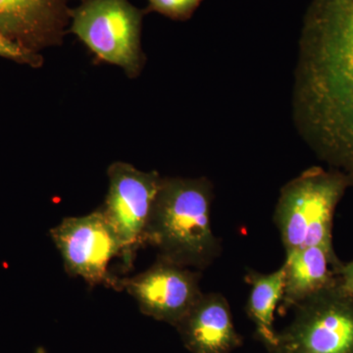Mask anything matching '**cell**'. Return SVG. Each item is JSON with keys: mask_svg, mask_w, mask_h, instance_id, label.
I'll use <instances>...</instances> for the list:
<instances>
[{"mask_svg": "<svg viewBox=\"0 0 353 353\" xmlns=\"http://www.w3.org/2000/svg\"><path fill=\"white\" fill-rule=\"evenodd\" d=\"M0 57L38 68L43 64L41 54L30 52L0 32Z\"/></svg>", "mask_w": 353, "mask_h": 353, "instance_id": "obj_14", "label": "cell"}, {"mask_svg": "<svg viewBox=\"0 0 353 353\" xmlns=\"http://www.w3.org/2000/svg\"><path fill=\"white\" fill-rule=\"evenodd\" d=\"M348 188L345 176L320 166L306 169L283 185L273 220L285 254L318 246L339 259L333 245L334 215Z\"/></svg>", "mask_w": 353, "mask_h": 353, "instance_id": "obj_3", "label": "cell"}, {"mask_svg": "<svg viewBox=\"0 0 353 353\" xmlns=\"http://www.w3.org/2000/svg\"><path fill=\"white\" fill-rule=\"evenodd\" d=\"M285 267L264 274L248 270L245 282L250 285L245 304L246 314L254 324L257 336L268 350L278 347L279 333L274 327L276 309L284 296Z\"/></svg>", "mask_w": 353, "mask_h": 353, "instance_id": "obj_12", "label": "cell"}, {"mask_svg": "<svg viewBox=\"0 0 353 353\" xmlns=\"http://www.w3.org/2000/svg\"><path fill=\"white\" fill-rule=\"evenodd\" d=\"M201 272L194 271L157 256L145 271L120 278V290H126L146 316L176 327L201 299Z\"/></svg>", "mask_w": 353, "mask_h": 353, "instance_id": "obj_8", "label": "cell"}, {"mask_svg": "<svg viewBox=\"0 0 353 353\" xmlns=\"http://www.w3.org/2000/svg\"><path fill=\"white\" fill-rule=\"evenodd\" d=\"M145 9L129 0H80L70 10L68 34L90 50L99 61L120 67L128 78L136 79L145 67L141 46Z\"/></svg>", "mask_w": 353, "mask_h": 353, "instance_id": "obj_4", "label": "cell"}, {"mask_svg": "<svg viewBox=\"0 0 353 353\" xmlns=\"http://www.w3.org/2000/svg\"><path fill=\"white\" fill-rule=\"evenodd\" d=\"M214 187L205 176H163L153 204L148 245L157 256L205 270L222 254L211 223Z\"/></svg>", "mask_w": 353, "mask_h": 353, "instance_id": "obj_2", "label": "cell"}, {"mask_svg": "<svg viewBox=\"0 0 353 353\" xmlns=\"http://www.w3.org/2000/svg\"><path fill=\"white\" fill-rule=\"evenodd\" d=\"M343 264L318 246H308L285 254L284 296L280 311L296 307L320 290L336 284V271Z\"/></svg>", "mask_w": 353, "mask_h": 353, "instance_id": "obj_11", "label": "cell"}, {"mask_svg": "<svg viewBox=\"0 0 353 353\" xmlns=\"http://www.w3.org/2000/svg\"><path fill=\"white\" fill-rule=\"evenodd\" d=\"M175 328L190 353H232L243 345L229 301L219 292H203Z\"/></svg>", "mask_w": 353, "mask_h": 353, "instance_id": "obj_10", "label": "cell"}, {"mask_svg": "<svg viewBox=\"0 0 353 353\" xmlns=\"http://www.w3.org/2000/svg\"><path fill=\"white\" fill-rule=\"evenodd\" d=\"M336 275L343 289L353 296V260L350 263L341 264Z\"/></svg>", "mask_w": 353, "mask_h": 353, "instance_id": "obj_15", "label": "cell"}, {"mask_svg": "<svg viewBox=\"0 0 353 353\" xmlns=\"http://www.w3.org/2000/svg\"><path fill=\"white\" fill-rule=\"evenodd\" d=\"M108 192L99 209L122 243L124 265L131 268L136 252L148 245L153 204L163 176L121 161L108 167Z\"/></svg>", "mask_w": 353, "mask_h": 353, "instance_id": "obj_6", "label": "cell"}, {"mask_svg": "<svg viewBox=\"0 0 353 353\" xmlns=\"http://www.w3.org/2000/svg\"><path fill=\"white\" fill-rule=\"evenodd\" d=\"M290 106L303 143L353 188V0L309 2Z\"/></svg>", "mask_w": 353, "mask_h": 353, "instance_id": "obj_1", "label": "cell"}, {"mask_svg": "<svg viewBox=\"0 0 353 353\" xmlns=\"http://www.w3.org/2000/svg\"><path fill=\"white\" fill-rule=\"evenodd\" d=\"M285 353H289V352H287V350H285Z\"/></svg>", "mask_w": 353, "mask_h": 353, "instance_id": "obj_17", "label": "cell"}, {"mask_svg": "<svg viewBox=\"0 0 353 353\" xmlns=\"http://www.w3.org/2000/svg\"><path fill=\"white\" fill-rule=\"evenodd\" d=\"M292 309V322L279 333L288 352L353 353V296L340 281Z\"/></svg>", "mask_w": 353, "mask_h": 353, "instance_id": "obj_5", "label": "cell"}, {"mask_svg": "<svg viewBox=\"0 0 353 353\" xmlns=\"http://www.w3.org/2000/svg\"><path fill=\"white\" fill-rule=\"evenodd\" d=\"M69 0H0V32L30 52L63 44Z\"/></svg>", "mask_w": 353, "mask_h": 353, "instance_id": "obj_9", "label": "cell"}, {"mask_svg": "<svg viewBox=\"0 0 353 353\" xmlns=\"http://www.w3.org/2000/svg\"><path fill=\"white\" fill-rule=\"evenodd\" d=\"M269 353H285V350L284 347H281V345H279L278 347L269 350Z\"/></svg>", "mask_w": 353, "mask_h": 353, "instance_id": "obj_16", "label": "cell"}, {"mask_svg": "<svg viewBox=\"0 0 353 353\" xmlns=\"http://www.w3.org/2000/svg\"><path fill=\"white\" fill-rule=\"evenodd\" d=\"M203 0H148L146 14L157 12L174 21L190 20Z\"/></svg>", "mask_w": 353, "mask_h": 353, "instance_id": "obj_13", "label": "cell"}, {"mask_svg": "<svg viewBox=\"0 0 353 353\" xmlns=\"http://www.w3.org/2000/svg\"><path fill=\"white\" fill-rule=\"evenodd\" d=\"M50 236L70 276L88 285L119 289V279L108 270L114 257L123 256L122 243L101 209L82 217L64 218Z\"/></svg>", "mask_w": 353, "mask_h": 353, "instance_id": "obj_7", "label": "cell"}]
</instances>
